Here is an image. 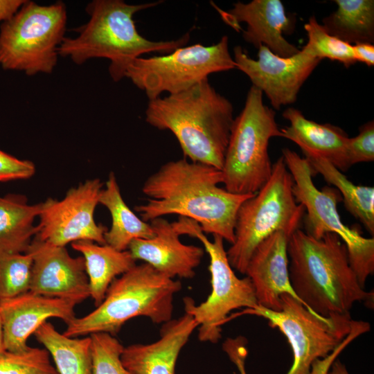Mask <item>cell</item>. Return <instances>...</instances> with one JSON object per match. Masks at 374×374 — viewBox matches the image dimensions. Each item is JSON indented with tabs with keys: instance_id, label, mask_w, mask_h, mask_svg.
Returning <instances> with one entry per match:
<instances>
[{
	"instance_id": "6da1fadb",
	"label": "cell",
	"mask_w": 374,
	"mask_h": 374,
	"mask_svg": "<svg viewBox=\"0 0 374 374\" xmlns=\"http://www.w3.org/2000/svg\"><path fill=\"white\" fill-rule=\"evenodd\" d=\"M222 170L186 158L168 161L145 181V203L134 209L145 222L168 215L195 221L202 231L219 235L231 244L240 205L255 194L240 195L218 186Z\"/></svg>"
},
{
	"instance_id": "7a4b0ae2",
	"label": "cell",
	"mask_w": 374,
	"mask_h": 374,
	"mask_svg": "<svg viewBox=\"0 0 374 374\" xmlns=\"http://www.w3.org/2000/svg\"><path fill=\"white\" fill-rule=\"evenodd\" d=\"M287 250L292 287L311 312L323 317L346 314L356 302L373 300V293L359 285L337 235L316 239L298 229L290 235Z\"/></svg>"
},
{
	"instance_id": "3957f363",
	"label": "cell",
	"mask_w": 374,
	"mask_h": 374,
	"mask_svg": "<svg viewBox=\"0 0 374 374\" xmlns=\"http://www.w3.org/2000/svg\"><path fill=\"white\" fill-rule=\"evenodd\" d=\"M145 121L159 130L170 131L186 159L222 170L233 107L208 78L181 92L149 100Z\"/></svg>"
},
{
	"instance_id": "277c9868",
	"label": "cell",
	"mask_w": 374,
	"mask_h": 374,
	"mask_svg": "<svg viewBox=\"0 0 374 374\" xmlns=\"http://www.w3.org/2000/svg\"><path fill=\"white\" fill-rule=\"evenodd\" d=\"M161 1L132 5L122 0H93L86 11L88 21L75 29V37H65L58 48L59 56L69 57L78 65L90 59L110 61L109 73L114 82L125 77L132 62L150 52L170 53L184 46L189 33L170 41H151L136 29L135 13L157 6Z\"/></svg>"
},
{
	"instance_id": "5b68a950",
	"label": "cell",
	"mask_w": 374,
	"mask_h": 374,
	"mask_svg": "<svg viewBox=\"0 0 374 374\" xmlns=\"http://www.w3.org/2000/svg\"><path fill=\"white\" fill-rule=\"evenodd\" d=\"M180 281L159 272L148 263L135 265L110 284L103 301L87 315L75 317L63 335L78 337L96 332L117 334L123 324L136 317L153 323L172 319L173 298Z\"/></svg>"
},
{
	"instance_id": "8992f818",
	"label": "cell",
	"mask_w": 374,
	"mask_h": 374,
	"mask_svg": "<svg viewBox=\"0 0 374 374\" xmlns=\"http://www.w3.org/2000/svg\"><path fill=\"white\" fill-rule=\"evenodd\" d=\"M293 179L283 156L272 166L268 181L240 206L235 241L226 251L232 268L245 274L257 247L278 231L291 235L299 229L305 208L293 195Z\"/></svg>"
},
{
	"instance_id": "52a82bcc",
	"label": "cell",
	"mask_w": 374,
	"mask_h": 374,
	"mask_svg": "<svg viewBox=\"0 0 374 374\" xmlns=\"http://www.w3.org/2000/svg\"><path fill=\"white\" fill-rule=\"evenodd\" d=\"M262 94L252 85L233 121L221 170L224 189L231 193L256 194L271 175L269 142L283 134L276 112L263 103Z\"/></svg>"
},
{
	"instance_id": "ba28073f",
	"label": "cell",
	"mask_w": 374,
	"mask_h": 374,
	"mask_svg": "<svg viewBox=\"0 0 374 374\" xmlns=\"http://www.w3.org/2000/svg\"><path fill=\"white\" fill-rule=\"evenodd\" d=\"M66 21L64 2L42 6L25 0L0 26V66L30 76L51 73L65 37Z\"/></svg>"
},
{
	"instance_id": "9c48e42d",
	"label": "cell",
	"mask_w": 374,
	"mask_h": 374,
	"mask_svg": "<svg viewBox=\"0 0 374 374\" xmlns=\"http://www.w3.org/2000/svg\"><path fill=\"white\" fill-rule=\"evenodd\" d=\"M282 156L292 176L294 198L307 211L305 232L316 239L327 233L337 235L346 245L350 265L364 289L367 278L374 272V238H364L358 229L342 222L337 211V204L342 200L340 193L335 188L325 186L320 190L316 187L305 157L287 148L282 149Z\"/></svg>"
},
{
	"instance_id": "30bf717a",
	"label": "cell",
	"mask_w": 374,
	"mask_h": 374,
	"mask_svg": "<svg viewBox=\"0 0 374 374\" xmlns=\"http://www.w3.org/2000/svg\"><path fill=\"white\" fill-rule=\"evenodd\" d=\"M172 224L179 235L198 239L208 254L210 295L198 305L189 297L184 298V302L186 313L190 314L198 325L199 339L217 343L222 337V325L231 311L241 308L255 309L258 306L253 285L247 276L239 278L235 275L229 262L222 238L215 235L211 241L198 223L187 217L179 216Z\"/></svg>"
},
{
	"instance_id": "8fae6325",
	"label": "cell",
	"mask_w": 374,
	"mask_h": 374,
	"mask_svg": "<svg viewBox=\"0 0 374 374\" xmlns=\"http://www.w3.org/2000/svg\"><path fill=\"white\" fill-rule=\"evenodd\" d=\"M234 69L229 38L224 35L211 46L196 44L164 55L138 57L128 67L125 77L151 100L165 91L174 94L185 91L211 73Z\"/></svg>"
},
{
	"instance_id": "7c38bea8",
	"label": "cell",
	"mask_w": 374,
	"mask_h": 374,
	"mask_svg": "<svg viewBox=\"0 0 374 374\" xmlns=\"http://www.w3.org/2000/svg\"><path fill=\"white\" fill-rule=\"evenodd\" d=\"M281 309L272 311L260 305L244 314L261 317L287 338L293 363L287 374H309L312 363L330 354L350 330V312L323 317L309 310L289 294L280 296Z\"/></svg>"
},
{
	"instance_id": "4fadbf2b",
	"label": "cell",
	"mask_w": 374,
	"mask_h": 374,
	"mask_svg": "<svg viewBox=\"0 0 374 374\" xmlns=\"http://www.w3.org/2000/svg\"><path fill=\"white\" fill-rule=\"evenodd\" d=\"M103 186L98 178L87 179L71 188L62 199L43 202L35 236L57 247L80 240L105 244L107 229L94 219Z\"/></svg>"
},
{
	"instance_id": "5bb4252c",
	"label": "cell",
	"mask_w": 374,
	"mask_h": 374,
	"mask_svg": "<svg viewBox=\"0 0 374 374\" xmlns=\"http://www.w3.org/2000/svg\"><path fill=\"white\" fill-rule=\"evenodd\" d=\"M258 49V59L254 60L240 46H235L236 69L265 93L273 109L294 103L301 87L321 60L312 56L305 46L289 57H280L264 45Z\"/></svg>"
},
{
	"instance_id": "9a60e30c",
	"label": "cell",
	"mask_w": 374,
	"mask_h": 374,
	"mask_svg": "<svg viewBox=\"0 0 374 374\" xmlns=\"http://www.w3.org/2000/svg\"><path fill=\"white\" fill-rule=\"evenodd\" d=\"M28 252L33 256L30 292L76 305L90 296L82 256L72 257L65 247L53 245L36 236Z\"/></svg>"
},
{
	"instance_id": "2e32d148",
	"label": "cell",
	"mask_w": 374,
	"mask_h": 374,
	"mask_svg": "<svg viewBox=\"0 0 374 374\" xmlns=\"http://www.w3.org/2000/svg\"><path fill=\"white\" fill-rule=\"evenodd\" d=\"M217 10L222 20L235 30H240V23H246L242 37L256 48L264 45L282 57H291L300 51L283 36L293 31L294 24L280 0L238 1L227 12Z\"/></svg>"
},
{
	"instance_id": "e0dca14e",
	"label": "cell",
	"mask_w": 374,
	"mask_h": 374,
	"mask_svg": "<svg viewBox=\"0 0 374 374\" xmlns=\"http://www.w3.org/2000/svg\"><path fill=\"white\" fill-rule=\"evenodd\" d=\"M75 305L71 301L30 291L0 300V317L6 350L14 353L27 350L30 335L48 318H59L67 325L76 317Z\"/></svg>"
},
{
	"instance_id": "ac0fdd59",
	"label": "cell",
	"mask_w": 374,
	"mask_h": 374,
	"mask_svg": "<svg viewBox=\"0 0 374 374\" xmlns=\"http://www.w3.org/2000/svg\"><path fill=\"white\" fill-rule=\"evenodd\" d=\"M290 235L278 231L262 242L253 253L245 271L253 285L258 304L272 311L281 309L280 296L285 294L303 305L290 283L287 250Z\"/></svg>"
},
{
	"instance_id": "d6986e66",
	"label": "cell",
	"mask_w": 374,
	"mask_h": 374,
	"mask_svg": "<svg viewBox=\"0 0 374 374\" xmlns=\"http://www.w3.org/2000/svg\"><path fill=\"white\" fill-rule=\"evenodd\" d=\"M150 224L154 236L132 240L127 249L132 257L136 260L144 261L169 278H193L204 249L182 243L172 223L163 217L154 219Z\"/></svg>"
},
{
	"instance_id": "ffe728a7",
	"label": "cell",
	"mask_w": 374,
	"mask_h": 374,
	"mask_svg": "<svg viewBox=\"0 0 374 374\" xmlns=\"http://www.w3.org/2000/svg\"><path fill=\"white\" fill-rule=\"evenodd\" d=\"M197 327L188 313L171 319L163 324L157 341L124 348L122 363L132 374H175L179 353Z\"/></svg>"
},
{
	"instance_id": "44dd1931",
	"label": "cell",
	"mask_w": 374,
	"mask_h": 374,
	"mask_svg": "<svg viewBox=\"0 0 374 374\" xmlns=\"http://www.w3.org/2000/svg\"><path fill=\"white\" fill-rule=\"evenodd\" d=\"M282 116L290 125L280 129L283 137L297 144L302 152L319 156L340 171H347L349 137L339 127L329 123L321 124L306 118L295 108L286 109Z\"/></svg>"
},
{
	"instance_id": "7402d4cb",
	"label": "cell",
	"mask_w": 374,
	"mask_h": 374,
	"mask_svg": "<svg viewBox=\"0 0 374 374\" xmlns=\"http://www.w3.org/2000/svg\"><path fill=\"white\" fill-rule=\"evenodd\" d=\"M71 247L84 259L90 296L96 307L103 301L112 281L136 265L128 250L119 251L107 244L80 240L72 242Z\"/></svg>"
},
{
	"instance_id": "603a6c76",
	"label": "cell",
	"mask_w": 374,
	"mask_h": 374,
	"mask_svg": "<svg viewBox=\"0 0 374 374\" xmlns=\"http://www.w3.org/2000/svg\"><path fill=\"white\" fill-rule=\"evenodd\" d=\"M42 202L28 204L24 195L0 197V256L27 253L37 233L34 222Z\"/></svg>"
},
{
	"instance_id": "cb8c5ba5",
	"label": "cell",
	"mask_w": 374,
	"mask_h": 374,
	"mask_svg": "<svg viewBox=\"0 0 374 374\" xmlns=\"http://www.w3.org/2000/svg\"><path fill=\"white\" fill-rule=\"evenodd\" d=\"M99 204L107 208L112 217L111 227L104 235L107 244L125 251L132 240L154 236L151 224L139 217L123 200L113 172L109 174L105 187L100 192Z\"/></svg>"
},
{
	"instance_id": "d4e9b609",
	"label": "cell",
	"mask_w": 374,
	"mask_h": 374,
	"mask_svg": "<svg viewBox=\"0 0 374 374\" xmlns=\"http://www.w3.org/2000/svg\"><path fill=\"white\" fill-rule=\"evenodd\" d=\"M313 176L321 174L340 193L346 210L360 221L367 231L374 234V188L357 186L327 160L312 153L303 152Z\"/></svg>"
},
{
	"instance_id": "484cf974",
	"label": "cell",
	"mask_w": 374,
	"mask_h": 374,
	"mask_svg": "<svg viewBox=\"0 0 374 374\" xmlns=\"http://www.w3.org/2000/svg\"><path fill=\"white\" fill-rule=\"evenodd\" d=\"M337 8L322 20L330 35L353 45L374 42V1L335 0Z\"/></svg>"
},
{
	"instance_id": "4316f807",
	"label": "cell",
	"mask_w": 374,
	"mask_h": 374,
	"mask_svg": "<svg viewBox=\"0 0 374 374\" xmlns=\"http://www.w3.org/2000/svg\"><path fill=\"white\" fill-rule=\"evenodd\" d=\"M34 335L53 357L58 374H91L89 336L66 337L47 321L36 330Z\"/></svg>"
},
{
	"instance_id": "83f0119b",
	"label": "cell",
	"mask_w": 374,
	"mask_h": 374,
	"mask_svg": "<svg viewBox=\"0 0 374 374\" xmlns=\"http://www.w3.org/2000/svg\"><path fill=\"white\" fill-rule=\"evenodd\" d=\"M308 41L305 45L310 54L320 60L324 58L341 62L349 68L357 62L354 57L353 45L328 34L316 17L312 16L304 25Z\"/></svg>"
},
{
	"instance_id": "f1b7e54d",
	"label": "cell",
	"mask_w": 374,
	"mask_h": 374,
	"mask_svg": "<svg viewBox=\"0 0 374 374\" xmlns=\"http://www.w3.org/2000/svg\"><path fill=\"white\" fill-rule=\"evenodd\" d=\"M32 265L29 252L0 256V300L29 291Z\"/></svg>"
},
{
	"instance_id": "f546056e",
	"label": "cell",
	"mask_w": 374,
	"mask_h": 374,
	"mask_svg": "<svg viewBox=\"0 0 374 374\" xmlns=\"http://www.w3.org/2000/svg\"><path fill=\"white\" fill-rule=\"evenodd\" d=\"M91 339V374H132L123 364V346L114 335L96 332Z\"/></svg>"
},
{
	"instance_id": "4dcf8cb0",
	"label": "cell",
	"mask_w": 374,
	"mask_h": 374,
	"mask_svg": "<svg viewBox=\"0 0 374 374\" xmlns=\"http://www.w3.org/2000/svg\"><path fill=\"white\" fill-rule=\"evenodd\" d=\"M0 374H58L46 349L28 347L23 352L6 350L0 355Z\"/></svg>"
},
{
	"instance_id": "1f68e13d",
	"label": "cell",
	"mask_w": 374,
	"mask_h": 374,
	"mask_svg": "<svg viewBox=\"0 0 374 374\" xmlns=\"http://www.w3.org/2000/svg\"><path fill=\"white\" fill-rule=\"evenodd\" d=\"M348 157L350 166L374 160V121H371L359 128V134L349 138Z\"/></svg>"
},
{
	"instance_id": "d6a6232c",
	"label": "cell",
	"mask_w": 374,
	"mask_h": 374,
	"mask_svg": "<svg viewBox=\"0 0 374 374\" xmlns=\"http://www.w3.org/2000/svg\"><path fill=\"white\" fill-rule=\"evenodd\" d=\"M371 326L364 321L353 320L351 328L348 335L337 346V347L328 356L315 360L311 366L309 374H327L332 363L339 354L355 339L360 335L370 331Z\"/></svg>"
},
{
	"instance_id": "836d02e7",
	"label": "cell",
	"mask_w": 374,
	"mask_h": 374,
	"mask_svg": "<svg viewBox=\"0 0 374 374\" xmlns=\"http://www.w3.org/2000/svg\"><path fill=\"white\" fill-rule=\"evenodd\" d=\"M35 164L0 150V182L27 179L35 172Z\"/></svg>"
},
{
	"instance_id": "e575fe53",
	"label": "cell",
	"mask_w": 374,
	"mask_h": 374,
	"mask_svg": "<svg viewBox=\"0 0 374 374\" xmlns=\"http://www.w3.org/2000/svg\"><path fill=\"white\" fill-rule=\"evenodd\" d=\"M247 341L243 337L226 339L222 344L224 351L237 366L240 374H247L245 359L247 356Z\"/></svg>"
},
{
	"instance_id": "d590c367",
	"label": "cell",
	"mask_w": 374,
	"mask_h": 374,
	"mask_svg": "<svg viewBox=\"0 0 374 374\" xmlns=\"http://www.w3.org/2000/svg\"><path fill=\"white\" fill-rule=\"evenodd\" d=\"M354 57L368 66L374 65V45L371 43H357L353 44Z\"/></svg>"
},
{
	"instance_id": "8d00e7d4",
	"label": "cell",
	"mask_w": 374,
	"mask_h": 374,
	"mask_svg": "<svg viewBox=\"0 0 374 374\" xmlns=\"http://www.w3.org/2000/svg\"><path fill=\"white\" fill-rule=\"evenodd\" d=\"M24 1L25 0H0V25L9 19Z\"/></svg>"
},
{
	"instance_id": "74e56055",
	"label": "cell",
	"mask_w": 374,
	"mask_h": 374,
	"mask_svg": "<svg viewBox=\"0 0 374 374\" xmlns=\"http://www.w3.org/2000/svg\"><path fill=\"white\" fill-rule=\"evenodd\" d=\"M327 374H349L346 366L339 360L335 359Z\"/></svg>"
},
{
	"instance_id": "f35d334b",
	"label": "cell",
	"mask_w": 374,
	"mask_h": 374,
	"mask_svg": "<svg viewBox=\"0 0 374 374\" xmlns=\"http://www.w3.org/2000/svg\"><path fill=\"white\" fill-rule=\"evenodd\" d=\"M5 341H4V334L3 328L2 325L1 319L0 317V355L6 351Z\"/></svg>"
}]
</instances>
